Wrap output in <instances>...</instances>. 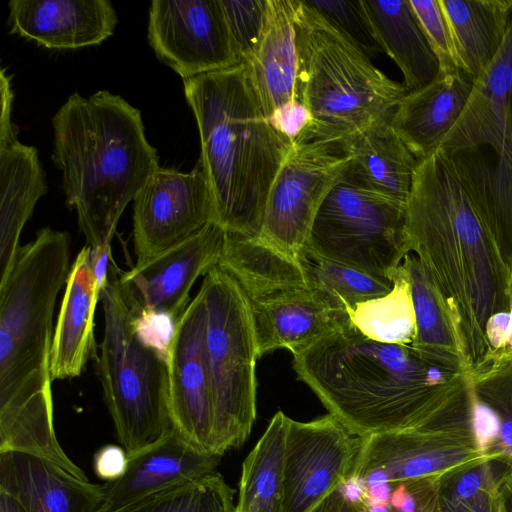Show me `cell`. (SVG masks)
I'll list each match as a JSON object with an SVG mask.
<instances>
[{
  "instance_id": "4",
  "label": "cell",
  "mask_w": 512,
  "mask_h": 512,
  "mask_svg": "<svg viewBox=\"0 0 512 512\" xmlns=\"http://www.w3.org/2000/svg\"><path fill=\"white\" fill-rule=\"evenodd\" d=\"M183 84L217 223L229 233L258 236L272 183L292 140L266 116L244 64Z\"/></svg>"
},
{
  "instance_id": "40",
  "label": "cell",
  "mask_w": 512,
  "mask_h": 512,
  "mask_svg": "<svg viewBox=\"0 0 512 512\" xmlns=\"http://www.w3.org/2000/svg\"><path fill=\"white\" fill-rule=\"evenodd\" d=\"M438 479H417L390 484L388 512H442Z\"/></svg>"
},
{
  "instance_id": "41",
  "label": "cell",
  "mask_w": 512,
  "mask_h": 512,
  "mask_svg": "<svg viewBox=\"0 0 512 512\" xmlns=\"http://www.w3.org/2000/svg\"><path fill=\"white\" fill-rule=\"evenodd\" d=\"M269 120L276 129L293 142L308 128L311 117L305 105L296 99L279 109Z\"/></svg>"
},
{
  "instance_id": "37",
  "label": "cell",
  "mask_w": 512,
  "mask_h": 512,
  "mask_svg": "<svg viewBox=\"0 0 512 512\" xmlns=\"http://www.w3.org/2000/svg\"><path fill=\"white\" fill-rule=\"evenodd\" d=\"M340 36L368 59L385 53L363 0H303Z\"/></svg>"
},
{
  "instance_id": "5",
  "label": "cell",
  "mask_w": 512,
  "mask_h": 512,
  "mask_svg": "<svg viewBox=\"0 0 512 512\" xmlns=\"http://www.w3.org/2000/svg\"><path fill=\"white\" fill-rule=\"evenodd\" d=\"M294 6L298 99L311 117L308 128L296 139L326 141L344 149L361 132L390 121L407 90L376 68L303 0H294Z\"/></svg>"
},
{
  "instance_id": "42",
  "label": "cell",
  "mask_w": 512,
  "mask_h": 512,
  "mask_svg": "<svg viewBox=\"0 0 512 512\" xmlns=\"http://www.w3.org/2000/svg\"><path fill=\"white\" fill-rule=\"evenodd\" d=\"M128 466V455L123 447L105 445L94 456V470L96 475L105 482L120 478Z\"/></svg>"
},
{
  "instance_id": "27",
  "label": "cell",
  "mask_w": 512,
  "mask_h": 512,
  "mask_svg": "<svg viewBox=\"0 0 512 512\" xmlns=\"http://www.w3.org/2000/svg\"><path fill=\"white\" fill-rule=\"evenodd\" d=\"M390 121L366 129L344 146V151L350 155V162L342 178L406 204L419 161Z\"/></svg>"
},
{
  "instance_id": "44",
  "label": "cell",
  "mask_w": 512,
  "mask_h": 512,
  "mask_svg": "<svg viewBox=\"0 0 512 512\" xmlns=\"http://www.w3.org/2000/svg\"><path fill=\"white\" fill-rule=\"evenodd\" d=\"M508 298H509V307L512 312V268L510 270ZM504 361H512V336H511L509 342L507 343L506 347L497 356H495L494 358H492L491 360H489L486 363H495V362H504ZM486 363H484V364H486Z\"/></svg>"
},
{
  "instance_id": "13",
  "label": "cell",
  "mask_w": 512,
  "mask_h": 512,
  "mask_svg": "<svg viewBox=\"0 0 512 512\" xmlns=\"http://www.w3.org/2000/svg\"><path fill=\"white\" fill-rule=\"evenodd\" d=\"M362 437L336 417L289 418L284 453L283 512H309L354 475Z\"/></svg>"
},
{
  "instance_id": "7",
  "label": "cell",
  "mask_w": 512,
  "mask_h": 512,
  "mask_svg": "<svg viewBox=\"0 0 512 512\" xmlns=\"http://www.w3.org/2000/svg\"><path fill=\"white\" fill-rule=\"evenodd\" d=\"M118 270L111 254L107 280L100 290L105 328L97 375L118 441L131 456L172 431L168 356L137 333Z\"/></svg>"
},
{
  "instance_id": "35",
  "label": "cell",
  "mask_w": 512,
  "mask_h": 512,
  "mask_svg": "<svg viewBox=\"0 0 512 512\" xmlns=\"http://www.w3.org/2000/svg\"><path fill=\"white\" fill-rule=\"evenodd\" d=\"M299 262L309 288L340 301L348 314L361 302L383 296L393 287L391 279L378 278L348 266L325 260L303 250Z\"/></svg>"
},
{
  "instance_id": "29",
  "label": "cell",
  "mask_w": 512,
  "mask_h": 512,
  "mask_svg": "<svg viewBox=\"0 0 512 512\" xmlns=\"http://www.w3.org/2000/svg\"><path fill=\"white\" fill-rule=\"evenodd\" d=\"M217 265L237 281L250 300L308 287L300 262L259 236L228 232Z\"/></svg>"
},
{
  "instance_id": "3",
  "label": "cell",
  "mask_w": 512,
  "mask_h": 512,
  "mask_svg": "<svg viewBox=\"0 0 512 512\" xmlns=\"http://www.w3.org/2000/svg\"><path fill=\"white\" fill-rule=\"evenodd\" d=\"M52 161L92 250L111 247L120 217L160 167L139 109L100 90L71 94L52 118Z\"/></svg>"
},
{
  "instance_id": "2",
  "label": "cell",
  "mask_w": 512,
  "mask_h": 512,
  "mask_svg": "<svg viewBox=\"0 0 512 512\" xmlns=\"http://www.w3.org/2000/svg\"><path fill=\"white\" fill-rule=\"evenodd\" d=\"M293 356L298 379L362 438L418 426L459 374L424 360L410 345L372 340L352 324Z\"/></svg>"
},
{
  "instance_id": "24",
  "label": "cell",
  "mask_w": 512,
  "mask_h": 512,
  "mask_svg": "<svg viewBox=\"0 0 512 512\" xmlns=\"http://www.w3.org/2000/svg\"><path fill=\"white\" fill-rule=\"evenodd\" d=\"M473 79L463 71L440 74L407 92L397 105L391 126L418 161L432 154L457 121Z\"/></svg>"
},
{
  "instance_id": "17",
  "label": "cell",
  "mask_w": 512,
  "mask_h": 512,
  "mask_svg": "<svg viewBox=\"0 0 512 512\" xmlns=\"http://www.w3.org/2000/svg\"><path fill=\"white\" fill-rule=\"evenodd\" d=\"M439 147L489 150L496 176L512 187V14L500 49L474 79L460 116Z\"/></svg>"
},
{
  "instance_id": "23",
  "label": "cell",
  "mask_w": 512,
  "mask_h": 512,
  "mask_svg": "<svg viewBox=\"0 0 512 512\" xmlns=\"http://www.w3.org/2000/svg\"><path fill=\"white\" fill-rule=\"evenodd\" d=\"M65 285L51 345L52 381L80 376L88 360L96 355L94 314L101 288L89 245L77 254Z\"/></svg>"
},
{
  "instance_id": "38",
  "label": "cell",
  "mask_w": 512,
  "mask_h": 512,
  "mask_svg": "<svg viewBox=\"0 0 512 512\" xmlns=\"http://www.w3.org/2000/svg\"><path fill=\"white\" fill-rule=\"evenodd\" d=\"M240 63L247 60L261 39L267 0H221Z\"/></svg>"
},
{
  "instance_id": "9",
  "label": "cell",
  "mask_w": 512,
  "mask_h": 512,
  "mask_svg": "<svg viewBox=\"0 0 512 512\" xmlns=\"http://www.w3.org/2000/svg\"><path fill=\"white\" fill-rule=\"evenodd\" d=\"M200 290L213 386V452L223 456L250 435L256 418L259 357L250 304L237 281L215 265L204 275Z\"/></svg>"
},
{
  "instance_id": "14",
  "label": "cell",
  "mask_w": 512,
  "mask_h": 512,
  "mask_svg": "<svg viewBox=\"0 0 512 512\" xmlns=\"http://www.w3.org/2000/svg\"><path fill=\"white\" fill-rule=\"evenodd\" d=\"M147 36L183 80L240 64L221 0H153Z\"/></svg>"
},
{
  "instance_id": "18",
  "label": "cell",
  "mask_w": 512,
  "mask_h": 512,
  "mask_svg": "<svg viewBox=\"0 0 512 512\" xmlns=\"http://www.w3.org/2000/svg\"><path fill=\"white\" fill-rule=\"evenodd\" d=\"M248 301L259 358L275 349L301 353L352 324L340 301L314 288L291 289Z\"/></svg>"
},
{
  "instance_id": "15",
  "label": "cell",
  "mask_w": 512,
  "mask_h": 512,
  "mask_svg": "<svg viewBox=\"0 0 512 512\" xmlns=\"http://www.w3.org/2000/svg\"><path fill=\"white\" fill-rule=\"evenodd\" d=\"M227 233L212 222L141 265L128 271L119 268V285L132 312L176 324L191 302L195 281L218 264Z\"/></svg>"
},
{
  "instance_id": "36",
  "label": "cell",
  "mask_w": 512,
  "mask_h": 512,
  "mask_svg": "<svg viewBox=\"0 0 512 512\" xmlns=\"http://www.w3.org/2000/svg\"><path fill=\"white\" fill-rule=\"evenodd\" d=\"M234 493L215 472L151 494L116 512H236Z\"/></svg>"
},
{
  "instance_id": "21",
  "label": "cell",
  "mask_w": 512,
  "mask_h": 512,
  "mask_svg": "<svg viewBox=\"0 0 512 512\" xmlns=\"http://www.w3.org/2000/svg\"><path fill=\"white\" fill-rule=\"evenodd\" d=\"M0 491L25 512H98L104 485L82 480L55 462L26 452H0Z\"/></svg>"
},
{
  "instance_id": "12",
  "label": "cell",
  "mask_w": 512,
  "mask_h": 512,
  "mask_svg": "<svg viewBox=\"0 0 512 512\" xmlns=\"http://www.w3.org/2000/svg\"><path fill=\"white\" fill-rule=\"evenodd\" d=\"M216 222L213 195L202 168L183 173L159 167L133 200V243L141 265Z\"/></svg>"
},
{
  "instance_id": "47",
  "label": "cell",
  "mask_w": 512,
  "mask_h": 512,
  "mask_svg": "<svg viewBox=\"0 0 512 512\" xmlns=\"http://www.w3.org/2000/svg\"><path fill=\"white\" fill-rule=\"evenodd\" d=\"M502 511V510H501Z\"/></svg>"
},
{
  "instance_id": "10",
  "label": "cell",
  "mask_w": 512,
  "mask_h": 512,
  "mask_svg": "<svg viewBox=\"0 0 512 512\" xmlns=\"http://www.w3.org/2000/svg\"><path fill=\"white\" fill-rule=\"evenodd\" d=\"M406 204L341 177L324 199L304 250L368 275L390 279L410 253Z\"/></svg>"
},
{
  "instance_id": "22",
  "label": "cell",
  "mask_w": 512,
  "mask_h": 512,
  "mask_svg": "<svg viewBox=\"0 0 512 512\" xmlns=\"http://www.w3.org/2000/svg\"><path fill=\"white\" fill-rule=\"evenodd\" d=\"M415 316L411 348L424 360L451 373L471 372L459 315L429 270L414 253L401 263Z\"/></svg>"
},
{
  "instance_id": "20",
  "label": "cell",
  "mask_w": 512,
  "mask_h": 512,
  "mask_svg": "<svg viewBox=\"0 0 512 512\" xmlns=\"http://www.w3.org/2000/svg\"><path fill=\"white\" fill-rule=\"evenodd\" d=\"M221 457L196 449L172 429L158 442L128 456L125 473L103 484L105 498L98 512H116L151 494L213 474Z\"/></svg>"
},
{
  "instance_id": "31",
  "label": "cell",
  "mask_w": 512,
  "mask_h": 512,
  "mask_svg": "<svg viewBox=\"0 0 512 512\" xmlns=\"http://www.w3.org/2000/svg\"><path fill=\"white\" fill-rule=\"evenodd\" d=\"M469 375L479 448L489 458L512 464V361L486 363Z\"/></svg>"
},
{
  "instance_id": "45",
  "label": "cell",
  "mask_w": 512,
  "mask_h": 512,
  "mask_svg": "<svg viewBox=\"0 0 512 512\" xmlns=\"http://www.w3.org/2000/svg\"><path fill=\"white\" fill-rule=\"evenodd\" d=\"M502 511L512 512V473L501 487Z\"/></svg>"
},
{
  "instance_id": "19",
  "label": "cell",
  "mask_w": 512,
  "mask_h": 512,
  "mask_svg": "<svg viewBox=\"0 0 512 512\" xmlns=\"http://www.w3.org/2000/svg\"><path fill=\"white\" fill-rule=\"evenodd\" d=\"M10 32L54 50L98 45L118 22L109 0H12Z\"/></svg>"
},
{
  "instance_id": "46",
  "label": "cell",
  "mask_w": 512,
  "mask_h": 512,
  "mask_svg": "<svg viewBox=\"0 0 512 512\" xmlns=\"http://www.w3.org/2000/svg\"><path fill=\"white\" fill-rule=\"evenodd\" d=\"M0 512H25L13 497L0 491Z\"/></svg>"
},
{
  "instance_id": "8",
  "label": "cell",
  "mask_w": 512,
  "mask_h": 512,
  "mask_svg": "<svg viewBox=\"0 0 512 512\" xmlns=\"http://www.w3.org/2000/svg\"><path fill=\"white\" fill-rule=\"evenodd\" d=\"M487 459L478 445L469 373H459L442 403L414 428L363 437L353 477L360 488L440 479Z\"/></svg>"
},
{
  "instance_id": "43",
  "label": "cell",
  "mask_w": 512,
  "mask_h": 512,
  "mask_svg": "<svg viewBox=\"0 0 512 512\" xmlns=\"http://www.w3.org/2000/svg\"><path fill=\"white\" fill-rule=\"evenodd\" d=\"M309 512H363L356 496L343 485L331 492Z\"/></svg>"
},
{
  "instance_id": "30",
  "label": "cell",
  "mask_w": 512,
  "mask_h": 512,
  "mask_svg": "<svg viewBox=\"0 0 512 512\" xmlns=\"http://www.w3.org/2000/svg\"><path fill=\"white\" fill-rule=\"evenodd\" d=\"M387 54L399 67L407 92L440 74L436 56L417 21L409 0H363Z\"/></svg>"
},
{
  "instance_id": "26",
  "label": "cell",
  "mask_w": 512,
  "mask_h": 512,
  "mask_svg": "<svg viewBox=\"0 0 512 512\" xmlns=\"http://www.w3.org/2000/svg\"><path fill=\"white\" fill-rule=\"evenodd\" d=\"M47 191L37 149L17 138L0 143V283L12 270L24 225Z\"/></svg>"
},
{
  "instance_id": "39",
  "label": "cell",
  "mask_w": 512,
  "mask_h": 512,
  "mask_svg": "<svg viewBox=\"0 0 512 512\" xmlns=\"http://www.w3.org/2000/svg\"><path fill=\"white\" fill-rule=\"evenodd\" d=\"M409 2L426 40L438 60L440 72L460 70L449 26L439 0H409Z\"/></svg>"
},
{
  "instance_id": "34",
  "label": "cell",
  "mask_w": 512,
  "mask_h": 512,
  "mask_svg": "<svg viewBox=\"0 0 512 512\" xmlns=\"http://www.w3.org/2000/svg\"><path fill=\"white\" fill-rule=\"evenodd\" d=\"M511 473L512 464L492 458L440 478L442 512H501V487Z\"/></svg>"
},
{
  "instance_id": "32",
  "label": "cell",
  "mask_w": 512,
  "mask_h": 512,
  "mask_svg": "<svg viewBox=\"0 0 512 512\" xmlns=\"http://www.w3.org/2000/svg\"><path fill=\"white\" fill-rule=\"evenodd\" d=\"M288 420L278 411L244 460L236 512H283Z\"/></svg>"
},
{
  "instance_id": "33",
  "label": "cell",
  "mask_w": 512,
  "mask_h": 512,
  "mask_svg": "<svg viewBox=\"0 0 512 512\" xmlns=\"http://www.w3.org/2000/svg\"><path fill=\"white\" fill-rule=\"evenodd\" d=\"M391 291L361 302L349 313L352 325L364 336L387 344L410 345L415 316L410 285L400 264L390 276Z\"/></svg>"
},
{
  "instance_id": "16",
  "label": "cell",
  "mask_w": 512,
  "mask_h": 512,
  "mask_svg": "<svg viewBox=\"0 0 512 512\" xmlns=\"http://www.w3.org/2000/svg\"><path fill=\"white\" fill-rule=\"evenodd\" d=\"M207 312L201 290L176 323L168 347L172 429L196 449L214 454V402L206 345Z\"/></svg>"
},
{
  "instance_id": "25",
  "label": "cell",
  "mask_w": 512,
  "mask_h": 512,
  "mask_svg": "<svg viewBox=\"0 0 512 512\" xmlns=\"http://www.w3.org/2000/svg\"><path fill=\"white\" fill-rule=\"evenodd\" d=\"M242 64L270 119L298 99V43L294 0H267L266 19L256 50Z\"/></svg>"
},
{
  "instance_id": "6",
  "label": "cell",
  "mask_w": 512,
  "mask_h": 512,
  "mask_svg": "<svg viewBox=\"0 0 512 512\" xmlns=\"http://www.w3.org/2000/svg\"><path fill=\"white\" fill-rule=\"evenodd\" d=\"M68 232L44 227L0 283V418L51 383L53 313L69 273Z\"/></svg>"
},
{
  "instance_id": "1",
  "label": "cell",
  "mask_w": 512,
  "mask_h": 512,
  "mask_svg": "<svg viewBox=\"0 0 512 512\" xmlns=\"http://www.w3.org/2000/svg\"><path fill=\"white\" fill-rule=\"evenodd\" d=\"M486 196L479 155L438 147L417 165L405 214L409 251L454 305L471 371L487 356L488 320L510 309V268L489 226Z\"/></svg>"
},
{
  "instance_id": "11",
  "label": "cell",
  "mask_w": 512,
  "mask_h": 512,
  "mask_svg": "<svg viewBox=\"0 0 512 512\" xmlns=\"http://www.w3.org/2000/svg\"><path fill=\"white\" fill-rule=\"evenodd\" d=\"M349 162L338 144L295 139L272 183L258 236L299 261L324 199Z\"/></svg>"
},
{
  "instance_id": "28",
  "label": "cell",
  "mask_w": 512,
  "mask_h": 512,
  "mask_svg": "<svg viewBox=\"0 0 512 512\" xmlns=\"http://www.w3.org/2000/svg\"><path fill=\"white\" fill-rule=\"evenodd\" d=\"M460 70L473 80L500 49L512 14V0H439Z\"/></svg>"
}]
</instances>
